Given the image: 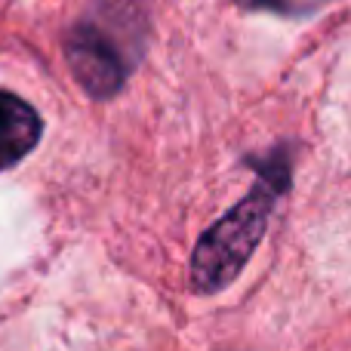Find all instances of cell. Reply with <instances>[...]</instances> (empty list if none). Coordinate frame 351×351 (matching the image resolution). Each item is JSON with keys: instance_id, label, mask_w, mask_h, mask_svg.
I'll return each instance as SVG.
<instances>
[{"instance_id": "277c9868", "label": "cell", "mask_w": 351, "mask_h": 351, "mask_svg": "<svg viewBox=\"0 0 351 351\" xmlns=\"http://www.w3.org/2000/svg\"><path fill=\"white\" fill-rule=\"evenodd\" d=\"M243 10H265V12H280V16H311L330 0H234Z\"/></svg>"}, {"instance_id": "7a4b0ae2", "label": "cell", "mask_w": 351, "mask_h": 351, "mask_svg": "<svg viewBox=\"0 0 351 351\" xmlns=\"http://www.w3.org/2000/svg\"><path fill=\"white\" fill-rule=\"evenodd\" d=\"M68 62H71L74 77L93 99H111L127 80V65L117 47L90 25H80L68 37Z\"/></svg>"}, {"instance_id": "3957f363", "label": "cell", "mask_w": 351, "mask_h": 351, "mask_svg": "<svg viewBox=\"0 0 351 351\" xmlns=\"http://www.w3.org/2000/svg\"><path fill=\"white\" fill-rule=\"evenodd\" d=\"M43 136V121L25 99L0 90V170L28 158Z\"/></svg>"}, {"instance_id": "6da1fadb", "label": "cell", "mask_w": 351, "mask_h": 351, "mask_svg": "<svg viewBox=\"0 0 351 351\" xmlns=\"http://www.w3.org/2000/svg\"><path fill=\"white\" fill-rule=\"evenodd\" d=\"M262 176V185L253 188L231 213L200 234L191 256V280L200 293H219L243 271L253 250L265 234L271 206L290 182V160L284 152H274L268 160H250Z\"/></svg>"}]
</instances>
